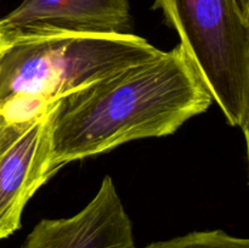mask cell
Returning <instances> with one entry per match:
<instances>
[{
	"instance_id": "ba28073f",
	"label": "cell",
	"mask_w": 249,
	"mask_h": 248,
	"mask_svg": "<svg viewBox=\"0 0 249 248\" xmlns=\"http://www.w3.org/2000/svg\"><path fill=\"white\" fill-rule=\"evenodd\" d=\"M4 41H5V29L4 27H2L1 21H0V48L2 46Z\"/></svg>"
},
{
	"instance_id": "6da1fadb",
	"label": "cell",
	"mask_w": 249,
	"mask_h": 248,
	"mask_svg": "<svg viewBox=\"0 0 249 248\" xmlns=\"http://www.w3.org/2000/svg\"><path fill=\"white\" fill-rule=\"evenodd\" d=\"M212 104L213 97L180 44L90 83L51 106V174L129 141L174 134Z\"/></svg>"
},
{
	"instance_id": "277c9868",
	"label": "cell",
	"mask_w": 249,
	"mask_h": 248,
	"mask_svg": "<svg viewBox=\"0 0 249 248\" xmlns=\"http://www.w3.org/2000/svg\"><path fill=\"white\" fill-rule=\"evenodd\" d=\"M51 106L24 118L0 113V240L21 228L27 202L53 177L49 167Z\"/></svg>"
},
{
	"instance_id": "3957f363",
	"label": "cell",
	"mask_w": 249,
	"mask_h": 248,
	"mask_svg": "<svg viewBox=\"0 0 249 248\" xmlns=\"http://www.w3.org/2000/svg\"><path fill=\"white\" fill-rule=\"evenodd\" d=\"M230 125L249 123V0H155Z\"/></svg>"
},
{
	"instance_id": "8992f818",
	"label": "cell",
	"mask_w": 249,
	"mask_h": 248,
	"mask_svg": "<svg viewBox=\"0 0 249 248\" xmlns=\"http://www.w3.org/2000/svg\"><path fill=\"white\" fill-rule=\"evenodd\" d=\"M9 32L130 34V0H23L2 17Z\"/></svg>"
},
{
	"instance_id": "52a82bcc",
	"label": "cell",
	"mask_w": 249,
	"mask_h": 248,
	"mask_svg": "<svg viewBox=\"0 0 249 248\" xmlns=\"http://www.w3.org/2000/svg\"><path fill=\"white\" fill-rule=\"evenodd\" d=\"M142 248H249V240L235 237L223 230L195 231L172 240L150 243Z\"/></svg>"
},
{
	"instance_id": "7a4b0ae2",
	"label": "cell",
	"mask_w": 249,
	"mask_h": 248,
	"mask_svg": "<svg viewBox=\"0 0 249 248\" xmlns=\"http://www.w3.org/2000/svg\"><path fill=\"white\" fill-rule=\"evenodd\" d=\"M160 53L133 33L5 29L0 48V113L10 118L33 117L65 95Z\"/></svg>"
},
{
	"instance_id": "5b68a950",
	"label": "cell",
	"mask_w": 249,
	"mask_h": 248,
	"mask_svg": "<svg viewBox=\"0 0 249 248\" xmlns=\"http://www.w3.org/2000/svg\"><path fill=\"white\" fill-rule=\"evenodd\" d=\"M22 248H135L133 223L112 177H104L94 198L75 215L39 221Z\"/></svg>"
}]
</instances>
